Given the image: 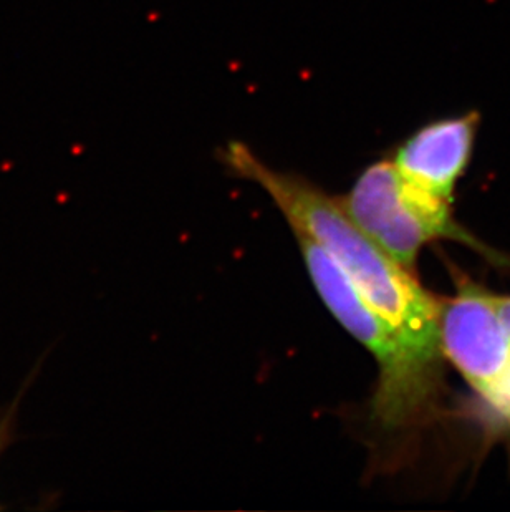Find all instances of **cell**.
<instances>
[{"label": "cell", "mask_w": 510, "mask_h": 512, "mask_svg": "<svg viewBox=\"0 0 510 512\" xmlns=\"http://www.w3.org/2000/svg\"><path fill=\"white\" fill-rule=\"evenodd\" d=\"M222 161L236 176L264 189L294 234H302L322 247L366 304L419 357L443 367L439 345L441 299L424 289L413 271L373 241L348 216L340 198H333L300 174L270 168L241 141L226 146Z\"/></svg>", "instance_id": "1"}, {"label": "cell", "mask_w": 510, "mask_h": 512, "mask_svg": "<svg viewBox=\"0 0 510 512\" xmlns=\"http://www.w3.org/2000/svg\"><path fill=\"white\" fill-rule=\"evenodd\" d=\"M308 276L323 304L378 365L371 420L388 433L426 425L439 411L443 367L419 357L388 322L366 304L352 282L322 247L295 234Z\"/></svg>", "instance_id": "2"}, {"label": "cell", "mask_w": 510, "mask_h": 512, "mask_svg": "<svg viewBox=\"0 0 510 512\" xmlns=\"http://www.w3.org/2000/svg\"><path fill=\"white\" fill-rule=\"evenodd\" d=\"M340 201L348 216L409 271L414 272L421 249L439 239L461 242L494 266L510 267L509 256L462 228L454 219L453 204L409 186L391 160L361 171Z\"/></svg>", "instance_id": "3"}, {"label": "cell", "mask_w": 510, "mask_h": 512, "mask_svg": "<svg viewBox=\"0 0 510 512\" xmlns=\"http://www.w3.org/2000/svg\"><path fill=\"white\" fill-rule=\"evenodd\" d=\"M456 284L441 299L439 345L496 420L510 428V340L494 305V294L449 264Z\"/></svg>", "instance_id": "4"}, {"label": "cell", "mask_w": 510, "mask_h": 512, "mask_svg": "<svg viewBox=\"0 0 510 512\" xmlns=\"http://www.w3.org/2000/svg\"><path fill=\"white\" fill-rule=\"evenodd\" d=\"M477 116L444 118L419 128L391 158L409 186L453 204L454 189L471 161Z\"/></svg>", "instance_id": "5"}, {"label": "cell", "mask_w": 510, "mask_h": 512, "mask_svg": "<svg viewBox=\"0 0 510 512\" xmlns=\"http://www.w3.org/2000/svg\"><path fill=\"white\" fill-rule=\"evenodd\" d=\"M34 377L30 378V382L34 380ZM30 382L27 380L22 385V390H20L17 398L5 410L0 411V458L17 441V413H19L20 400L24 397L25 390L29 387ZM0 509H2V506H0Z\"/></svg>", "instance_id": "6"}, {"label": "cell", "mask_w": 510, "mask_h": 512, "mask_svg": "<svg viewBox=\"0 0 510 512\" xmlns=\"http://www.w3.org/2000/svg\"><path fill=\"white\" fill-rule=\"evenodd\" d=\"M494 305H496L497 315L501 319L502 327L506 330L507 337L510 340V295L494 294Z\"/></svg>", "instance_id": "7"}]
</instances>
